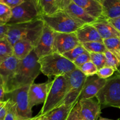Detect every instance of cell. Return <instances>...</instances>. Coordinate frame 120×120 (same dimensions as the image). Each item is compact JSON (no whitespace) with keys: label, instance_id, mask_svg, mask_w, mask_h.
<instances>
[{"label":"cell","instance_id":"obj_1","mask_svg":"<svg viewBox=\"0 0 120 120\" xmlns=\"http://www.w3.org/2000/svg\"><path fill=\"white\" fill-rule=\"evenodd\" d=\"M38 59L33 50L27 57L20 60L14 76L5 85V93L34 83L41 73Z\"/></svg>","mask_w":120,"mask_h":120},{"label":"cell","instance_id":"obj_2","mask_svg":"<svg viewBox=\"0 0 120 120\" xmlns=\"http://www.w3.org/2000/svg\"><path fill=\"white\" fill-rule=\"evenodd\" d=\"M44 25V22L40 18L30 22L8 25L6 38L12 46L18 41L28 40L35 47L42 34Z\"/></svg>","mask_w":120,"mask_h":120},{"label":"cell","instance_id":"obj_3","mask_svg":"<svg viewBox=\"0 0 120 120\" xmlns=\"http://www.w3.org/2000/svg\"><path fill=\"white\" fill-rule=\"evenodd\" d=\"M41 72L48 78L67 75L77 69L62 55L52 52L38 59Z\"/></svg>","mask_w":120,"mask_h":120},{"label":"cell","instance_id":"obj_4","mask_svg":"<svg viewBox=\"0 0 120 120\" xmlns=\"http://www.w3.org/2000/svg\"><path fill=\"white\" fill-rule=\"evenodd\" d=\"M68 91L69 83L67 75L54 77L52 80H51L46 100L39 113L44 116L61 105Z\"/></svg>","mask_w":120,"mask_h":120},{"label":"cell","instance_id":"obj_5","mask_svg":"<svg viewBox=\"0 0 120 120\" xmlns=\"http://www.w3.org/2000/svg\"><path fill=\"white\" fill-rule=\"evenodd\" d=\"M40 18L55 32H75L85 25L69 15L64 10H58L51 15L41 16Z\"/></svg>","mask_w":120,"mask_h":120},{"label":"cell","instance_id":"obj_6","mask_svg":"<svg viewBox=\"0 0 120 120\" xmlns=\"http://www.w3.org/2000/svg\"><path fill=\"white\" fill-rule=\"evenodd\" d=\"M95 97L101 105L120 109V74L107 79Z\"/></svg>","mask_w":120,"mask_h":120},{"label":"cell","instance_id":"obj_7","mask_svg":"<svg viewBox=\"0 0 120 120\" xmlns=\"http://www.w3.org/2000/svg\"><path fill=\"white\" fill-rule=\"evenodd\" d=\"M29 86L22 87L5 93L4 101L9 100L15 105L19 120H24L32 117V111L29 105L28 89Z\"/></svg>","mask_w":120,"mask_h":120},{"label":"cell","instance_id":"obj_8","mask_svg":"<svg viewBox=\"0 0 120 120\" xmlns=\"http://www.w3.org/2000/svg\"><path fill=\"white\" fill-rule=\"evenodd\" d=\"M40 18V12L36 1L24 0L22 4L11 9V17L8 24L30 22Z\"/></svg>","mask_w":120,"mask_h":120},{"label":"cell","instance_id":"obj_9","mask_svg":"<svg viewBox=\"0 0 120 120\" xmlns=\"http://www.w3.org/2000/svg\"><path fill=\"white\" fill-rule=\"evenodd\" d=\"M69 83V91L61 104H72L78 101V97L87 79L78 69L67 74Z\"/></svg>","mask_w":120,"mask_h":120},{"label":"cell","instance_id":"obj_10","mask_svg":"<svg viewBox=\"0 0 120 120\" xmlns=\"http://www.w3.org/2000/svg\"><path fill=\"white\" fill-rule=\"evenodd\" d=\"M54 37L52 52L61 55L81 44L75 32L60 33L54 32Z\"/></svg>","mask_w":120,"mask_h":120},{"label":"cell","instance_id":"obj_11","mask_svg":"<svg viewBox=\"0 0 120 120\" xmlns=\"http://www.w3.org/2000/svg\"><path fill=\"white\" fill-rule=\"evenodd\" d=\"M54 34V32L44 23L38 42L34 49V52L38 58L52 53Z\"/></svg>","mask_w":120,"mask_h":120},{"label":"cell","instance_id":"obj_12","mask_svg":"<svg viewBox=\"0 0 120 120\" xmlns=\"http://www.w3.org/2000/svg\"><path fill=\"white\" fill-rule=\"evenodd\" d=\"M51 80L39 84H33L29 86L28 89V101L31 109L35 105L44 103L46 100Z\"/></svg>","mask_w":120,"mask_h":120},{"label":"cell","instance_id":"obj_13","mask_svg":"<svg viewBox=\"0 0 120 120\" xmlns=\"http://www.w3.org/2000/svg\"><path fill=\"white\" fill-rule=\"evenodd\" d=\"M82 120H98L101 114V104L93 98L78 101Z\"/></svg>","mask_w":120,"mask_h":120},{"label":"cell","instance_id":"obj_14","mask_svg":"<svg viewBox=\"0 0 120 120\" xmlns=\"http://www.w3.org/2000/svg\"><path fill=\"white\" fill-rule=\"evenodd\" d=\"M106 81L107 79L100 78L96 75L87 77L78 97V101L95 97L96 94L105 84Z\"/></svg>","mask_w":120,"mask_h":120},{"label":"cell","instance_id":"obj_15","mask_svg":"<svg viewBox=\"0 0 120 120\" xmlns=\"http://www.w3.org/2000/svg\"><path fill=\"white\" fill-rule=\"evenodd\" d=\"M20 60L13 56L8 57L0 64V76L5 85L13 77L18 69Z\"/></svg>","mask_w":120,"mask_h":120},{"label":"cell","instance_id":"obj_16","mask_svg":"<svg viewBox=\"0 0 120 120\" xmlns=\"http://www.w3.org/2000/svg\"><path fill=\"white\" fill-rule=\"evenodd\" d=\"M80 43L89 42H103L97 30L91 24H85L75 32Z\"/></svg>","mask_w":120,"mask_h":120},{"label":"cell","instance_id":"obj_17","mask_svg":"<svg viewBox=\"0 0 120 120\" xmlns=\"http://www.w3.org/2000/svg\"><path fill=\"white\" fill-rule=\"evenodd\" d=\"M87 14L96 19H102V4L95 0H72Z\"/></svg>","mask_w":120,"mask_h":120},{"label":"cell","instance_id":"obj_18","mask_svg":"<svg viewBox=\"0 0 120 120\" xmlns=\"http://www.w3.org/2000/svg\"><path fill=\"white\" fill-rule=\"evenodd\" d=\"M69 15L74 18L81 21L85 24H91L98 21V19L87 14L82 8L72 1L64 9Z\"/></svg>","mask_w":120,"mask_h":120},{"label":"cell","instance_id":"obj_19","mask_svg":"<svg viewBox=\"0 0 120 120\" xmlns=\"http://www.w3.org/2000/svg\"><path fill=\"white\" fill-rule=\"evenodd\" d=\"M91 25L97 30L103 40L112 38H120V33L107 20L99 19L94 23H91Z\"/></svg>","mask_w":120,"mask_h":120},{"label":"cell","instance_id":"obj_20","mask_svg":"<svg viewBox=\"0 0 120 120\" xmlns=\"http://www.w3.org/2000/svg\"><path fill=\"white\" fill-rule=\"evenodd\" d=\"M102 19L120 16V0H104L102 2Z\"/></svg>","mask_w":120,"mask_h":120},{"label":"cell","instance_id":"obj_21","mask_svg":"<svg viewBox=\"0 0 120 120\" xmlns=\"http://www.w3.org/2000/svg\"><path fill=\"white\" fill-rule=\"evenodd\" d=\"M76 103L72 104H61L46 114L44 116L48 120H67Z\"/></svg>","mask_w":120,"mask_h":120},{"label":"cell","instance_id":"obj_22","mask_svg":"<svg viewBox=\"0 0 120 120\" xmlns=\"http://www.w3.org/2000/svg\"><path fill=\"white\" fill-rule=\"evenodd\" d=\"M34 46L28 40H20L13 45V55L19 60L25 58L34 50Z\"/></svg>","mask_w":120,"mask_h":120},{"label":"cell","instance_id":"obj_23","mask_svg":"<svg viewBox=\"0 0 120 120\" xmlns=\"http://www.w3.org/2000/svg\"><path fill=\"white\" fill-rule=\"evenodd\" d=\"M37 5L40 16L51 15L60 10L56 0H39Z\"/></svg>","mask_w":120,"mask_h":120},{"label":"cell","instance_id":"obj_24","mask_svg":"<svg viewBox=\"0 0 120 120\" xmlns=\"http://www.w3.org/2000/svg\"><path fill=\"white\" fill-rule=\"evenodd\" d=\"M13 56V46L6 36L0 38V64Z\"/></svg>","mask_w":120,"mask_h":120},{"label":"cell","instance_id":"obj_25","mask_svg":"<svg viewBox=\"0 0 120 120\" xmlns=\"http://www.w3.org/2000/svg\"><path fill=\"white\" fill-rule=\"evenodd\" d=\"M107 50L112 53L120 61V38H112L103 40Z\"/></svg>","mask_w":120,"mask_h":120},{"label":"cell","instance_id":"obj_26","mask_svg":"<svg viewBox=\"0 0 120 120\" xmlns=\"http://www.w3.org/2000/svg\"><path fill=\"white\" fill-rule=\"evenodd\" d=\"M86 51L88 53H105L107 51L103 42H89L81 43Z\"/></svg>","mask_w":120,"mask_h":120},{"label":"cell","instance_id":"obj_27","mask_svg":"<svg viewBox=\"0 0 120 120\" xmlns=\"http://www.w3.org/2000/svg\"><path fill=\"white\" fill-rule=\"evenodd\" d=\"M11 17V9L0 2V26L5 25Z\"/></svg>","mask_w":120,"mask_h":120},{"label":"cell","instance_id":"obj_28","mask_svg":"<svg viewBox=\"0 0 120 120\" xmlns=\"http://www.w3.org/2000/svg\"><path fill=\"white\" fill-rule=\"evenodd\" d=\"M86 50L84 48L82 45L80 44L78 46H76L75 48H73L72 49L70 50L69 51L67 52L64 53L62 54L64 56L69 60L71 62H73V61L77 57H78L80 55H82V54L86 52Z\"/></svg>","mask_w":120,"mask_h":120},{"label":"cell","instance_id":"obj_29","mask_svg":"<svg viewBox=\"0 0 120 120\" xmlns=\"http://www.w3.org/2000/svg\"><path fill=\"white\" fill-rule=\"evenodd\" d=\"M104 54L106 58L105 66L113 68L115 71H117L120 67V61L112 53L108 50H107Z\"/></svg>","mask_w":120,"mask_h":120},{"label":"cell","instance_id":"obj_30","mask_svg":"<svg viewBox=\"0 0 120 120\" xmlns=\"http://www.w3.org/2000/svg\"><path fill=\"white\" fill-rule=\"evenodd\" d=\"M78 69L87 77L96 75L98 70L96 66L91 60L81 65V66L78 68Z\"/></svg>","mask_w":120,"mask_h":120},{"label":"cell","instance_id":"obj_31","mask_svg":"<svg viewBox=\"0 0 120 120\" xmlns=\"http://www.w3.org/2000/svg\"><path fill=\"white\" fill-rule=\"evenodd\" d=\"M90 60L96 66L98 70L105 66L106 58L102 53H90Z\"/></svg>","mask_w":120,"mask_h":120},{"label":"cell","instance_id":"obj_32","mask_svg":"<svg viewBox=\"0 0 120 120\" xmlns=\"http://www.w3.org/2000/svg\"><path fill=\"white\" fill-rule=\"evenodd\" d=\"M7 100L8 102V111L4 120H19L16 114L15 105L9 100Z\"/></svg>","mask_w":120,"mask_h":120},{"label":"cell","instance_id":"obj_33","mask_svg":"<svg viewBox=\"0 0 120 120\" xmlns=\"http://www.w3.org/2000/svg\"><path fill=\"white\" fill-rule=\"evenodd\" d=\"M115 72V70L113 68L108 66H104L98 70L96 75L100 78L103 79H107L112 76V75H114Z\"/></svg>","mask_w":120,"mask_h":120},{"label":"cell","instance_id":"obj_34","mask_svg":"<svg viewBox=\"0 0 120 120\" xmlns=\"http://www.w3.org/2000/svg\"><path fill=\"white\" fill-rule=\"evenodd\" d=\"M90 61V54L88 52H86L80 55L78 57H76L73 63L76 66V68H79L84 63Z\"/></svg>","mask_w":120,"mask_h":120},{"label":"cell","instance_id":"obj_35","mask_svg":"<svg viewBox=\"0 0 120 120\" xmlns=\"http://www.w3.org/2000/svg\"><path fill=\"white\" fill-rule=\"evenodd\" d=\"M67 120H82L80 116V105L78 101L73 108Z\"/></svg>","mask_w":120,"mask_h":120},{"label":"cell","instance_id":"obj_36","mask_svg":"<svg viewBox=\"0 0 120 120\" xmlns=\"http://www.w3.org/2000/svg\"><path fill=\"white\" fill-rule=\"evenodd\" d=\"M24 0H1L0 2L4 4L11 9L17 7L22 4Z\"/></svg>","mask_w":120,"mask_h":120},{"label":"cell","instance_id":"obj_37","mask_svg":"<svg viewBox=\"0 0 120 120\" xmlns=\"http://www.w3.org/2000/svg\"><path fill=\"white\" fill-rule=\"evenodd\" d=\"M118 32L120 33V16L107 20Z\"/></svg>","mask_w":120,"mask_h":120},{"label":"cell","instance_id":"obj_38","mask_svg":"<svg viewBox=\"0 0 120 120\" xmlns=\"http://www.w3.org/2000/svg\"><path fill=\"white\" fill-rule=\"evenodd\" d=\"M56 2L58 9L60 10H64L72 2V0H56Z\"/></svg>","mask_w":120,"mask_h":120},{"label":"cell","instance_id":"obj_39","mask_svg":"<svg viewBox=\"0 0 120 120\" xmlns=\"http://www.w3.org/2000/svg\"><path fill=\"white\" fill-rule=\"evenodd\" d=\"M5 94V89L3 79L0 76V101H4Z\"/></svg>","mask_w":120,"mask_h":120},{"label":"cell","instance_id":"obj_40","mask_svg":"<svg viewBox=\"0 0 120 120\" xmlns=\"http://www.w3.org/2000/svg\"><path fill=\"white\" fill-rule=\"evenodd\" d=\"M5 101V104L0 110V120H4L6 114H7V111H8V102H7V100Z\"/></svg>","mask_w":120,"mask_h":120},{"label":"cell","instance_id":"obj_41","mask_svg":"<svg viewBox=\"0 0 120 120\" xmlns=\"http://www.w3.org/2000/svg\"><path fill=\"white\" fill-rule=\"evenodd\" d=\"M8 29V25L7 24L5 25L0 26V38L6 36L7 30Z\"/></svg>","mask_w":120,"mask_h":120},{"label":"cell","instance_id":"obj_42","mask_svg":"<svg viewBox=\"0 0 120 120\" xmlns=\"http://www.w3.org/2000/svg\"><path fill=\"white\" fill-rule=\"evenodd\" d=\"M42 116H42L41 114L38 113V114L36 115V116H35V117H31V118H28V119L24 120H40L41 118H42Z\"/></svg>","mask_w":120,"mask_h":120},{"label":"cell","instance_id":"obj_43","mask_svg":"<svg viewBox=\"0 0 120 120\" xmlns=\"http://www.w3.org/2000/svg\"><path fill=\"white\" fill-rule=\"evenodd\" d=\"M6 101H0V110L2 108V107L5 104Z\"/></svg>","mask_w":120,"mask_h":120},{"label":"cell","instance_id":"obj_44","mask_svg":"<svg viewBox=\"0 0 120 120\" xmlns=\"http://www.w3.org/2000/svg\"><path fill=\"white\" fill-rule=\"evenodd\" d=\"M98 120H114L111 119H108V118H102V117H100ZM116 120H120V119H118Z\"/></svg>","mask_w":120,"mask_h":120},{"label":"cell","instance_id":"obj_45","mask_svg":"<svg viewBox=\"0 0 120 120\" xmlns=\"http://www.w3.org/2000/svg\"><path fill=\"white\" fill-rule=\"evenodd\" d=\"M40 120H48L47 119V118H46V117H45L44 116H42V118H41V119H40Z\"/></svg>","mask_w":120,"mask_h":120},{"label":"cell","instance_id":"obj_46","mask_svg":"<svg viewBox=\"0 0 120 120\" xmlns=\"http://www.w3.org/2000/svg\"><path fill=\"white\" fill-rule=\"evenodd\" d=\"M95 1H97L98 2H100V3H101V4H102V2H103V1H104V0H95Z\"/></svg>","mask_w":120,"mask_h":120},{"label":"cell","instance_id":"obj_47","mask_svg":"<svg viewBox=\"0 0 120 120\" xmlns=\"http://www.w3.org/2000/svg\"><path fill=\"white\" fill-rule=\"evenodd\" d=\"M117 72H118V73L120 74V68H119L118 70V71H117Z\"/></svg>","mask_w":120,"mask_h":120},{"label":"cell","instance_id":"obj_48","mask_svg":"<svg viewBox=\"0 0 120 120\" xmlns=\"http://www.w3.org/2000/svg\"><path fill=\"white\" fill-rule=\"evenodd\" d=\"M39 0H36V3H38V2Z\"/></svg>","mask_w":120,"mask_h":120},{"label":"cell","instance_id":"obj_49","mask_svg":"<svg viewBox=\"0 0 120 120\" xmlns=\"http://www.w3.org/2000/svg\"><path fill=\"white\" fill-rule=\"evenodd\" d=\"M35 1H36V0H35Z\"/></svg>","mask_w":120,"mask_h":120},{"label":"cell","instance_id":"obj_50","mask_svg":"<svg viewBox=\"0 0 120 120\" xmlns=\"http://www.w3.org/2000/svg\"></svg>","mask_w":120,"mask_h":120},{"label":"cell","instance_id":"obj_51","mask_svg":"<svg viewBox=\"0 0 120 120\" xmlns=\"http://www.w3.org/2000/svg\"><path fill=\"white\" fill-rule=\"evenodd\" d=\"M0 1H1V0H0Z\"/></svg>","mask_w":120,"mask_h":120},{"label":"cell","instance_id":"obj_52","mask_svg":"<svg viewBox=\"0 0 120 120\" xmlns=\"http://www.w3.org/2000/svg\"></svg>","mask_w":120,"mask_h":120}]
</instances>
